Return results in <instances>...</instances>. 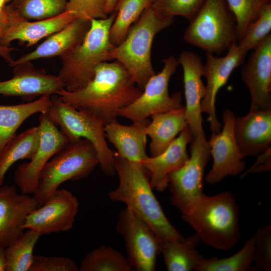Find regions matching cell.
Listing matches in <instances>:
<instances>
[{"label":"cell","instance_id":"obj_18","mask_svg":"<svg viewBox=\"0 0 271 271\" xmlns=\"http://www.w3.org/2000/svg\"><path fill=\"white\" fill-rule=\"evenodd\" d=\"M4 10L9 25L0 40V45L6 47H9L15 40L25 43L27 47H31L61 30L76 18L71 12L65 11L51 18L30 22L21 16L10 5H6Z\"/></svg>","mask_w":271,"mask_h":271},{"label":"cell","instance_id":"obj_9","mask_svg":"<svg viewBox=\"0 0 271 271\" xmlns=\"http://www.w3.org/2000/svg\"><path fill=\"white\" fill-rule=\"evenodd\" d=\"M190 143L191 156L187 162L168 175L171 203L182 214L187 212L204 194V171L210 157L205 134L193 137Z\"/></svg>","mask_w":271,"mask_h":271},{"label":"cell","instance_id":"obj_17","mask_svg":"<svg viewBox=\"0 0 271 271\" xmlns=\"http://www.w3.org/2000/svg\"><path fill=\"white\" fill-rule=\"evenodd\" d=\"M13 67V77L0 81V94L19 96L30 101L39 96L57 94L65 88L58 76L48 74L43 69H36L31 62Z\"/></svg>","mask_w":271,"mask_h":271},{"label":"cell","instance_id":"obj_24","mask_svg":"<svg viewBox=\"0 0 271 271\" xmlns=\"http://www.w3.org/2000/svg\"><path fill=\"white\" fill-rule=\"evenodd\" d=\"M148 119L133 121L124 125L117 121L104 125L106 138L112 143L121 157L140 164L148 157L146 154V127ZM141 165V164H140Z\"/></svg>","mask_w":271,"mask_h":271},{"label":"cell","instance_id":"obj_16","mask_svg":"<svg viewBox=\"0 0 271 271\" xmlns=\"http://www.w3.org/2000/svg\"><path fill=\"white\" fill-rule=\"evenodd\" d=\"M241 77L251 96L249 111L271 109V35L250 54Z\"/></svg>","mask_w":271,"mask_h":271},{"label":"cell","instance_id":"obj_13","mask_svg":"<svg viewBox=\"0 0 271 271\" xmlns=\"http://www.w3.org/2000/svg\"><path fill=\"white\" fill-rule=\"evenodd\" d=\"M78 207L79 201L71 192L58 189L27 216L23 227L41 235L68 231L73 227Z\"/></svg>","mask_w":271,"mask_h":271},{"label":"cell","instance_id":"obj_31","mask_svg":"<svg viewBox=\"0 0 271 271\" xmlns=\"http://www.w3.org/2000/svg\"><path fill=\"white\" fill-rule=\"evenodd\" d=\"M255 237L252 236L243 247L231 256L204 258L196 271H246L251 270L254 261Z\"/></svg>","mask_w":271,"mask_h":271},{"label":"cell","instance_id":"obj_38","mask_svg":"<svg viewBox=\"0 0 271 271\" xmlns=\"http://www.w3.org/2000/svg\"><path fill=\"white\" fill-rule=\"evenodd\" d=\"M107 0H67L66 11L76 18L91 21L108 17L105 11Z\"/></svg>","mask_w":271,"mask_h":271},{"label":"cell","instance_id":"obj_34","mask_svg":"<svg viewBox=\"0 0 271 271\" xmlns=\"http://www.w3.org/2000/svg\"><path fill=\"white\" fill-rule=\"evenodd\" d=\"M67 2V0H24L14 8L25 19L38 21L61 14L66 11Z\"/></svg>","mask_w":271,"mask_h":271},{"label":"cell","instance_id":"obj_6","mask_svg":"<svg viewBox=\"0 0 271 271\" xmlns=\"http://www.w3.org/2000/svg\"><path fill=\"white\" fill-rule=\"evenodd\" d=\"M98 164L97 152L89 141L80 139L69 142L50 159L41 171L33 196L38 207L62 183L86 177Z\"/></svg>","mask_w":271,"mask_h":271},{"label":"cell","instance_id":"obj_43","mask_svg":"<svg viewBox=\"0 0 271 271\" xmlns=\"http://www.w3.org/2000/svg\"><path fill=\"white\" fill-rule=\"evenodd\" d=\"M5 248L0 247V271H6L7 260L5 254Z\"/></svg>","mask_w":271,"mask_h":271},{"label":"cell","instance_id":"obj_39","mask_svg":"<svg viewBox=\"0 0 271 271\" xmlns=\"http://www.w3.org/2000/svg\"><path fill=\"white\" fill-rule=\"evenodd\" d=\"M75 262L63 256L34 255L30 271H78Z\"/></svg>","mask_w":271,"mask_h":271},{"label":"cell","instance_id":"obj_14","mask_svg":"<svg viewBox=\"0 0 271 271\" xmlns=\"http://www.w3.org/2000/svg\"><path fill=\"white\" fill-rule=\"evenodd\" d=\"M235 118L231 110H225L222 130L218 133L212 132L208 141L213 159L212 168L205 178L208 184L217 183L228 175L239 174L244 170L245 163L242 160L243 157L234 137Z\"/></svg>","mask_w":271,"mask_h":271},{"label":"cell","instance_id":"obj_21","mask_svg":"<svg viewBox=\"0 0 271 271\" xmlns=\"http://www.w3.org/2000/svg\"><path fill=\"white\" fill-rule=\"evenodd\" d=\"M192 138L188 126L180 132L163 153L155 157L148 156L141 161V165L149 173L152 188L159 192L166 189L168 175L182 167L188 160L187 146Z\"/></svg>","mask_w":271,"mask_h":271},{"label":"cell","instance_id":"obj_22","mask_svg":"<svg viewBox=\"0 0 271 271\" xmlns=\"http://www.w3.org/2000/svg\"><path fill=\"white\" fill-rule=\"evenodd\" d=\"M234 132L243 158L259 155L271 146V109L249 111L236 117Z\"/></svg>","mask_w":271,"mask_h":271},{"label":"cell","instance_id":"obj_32","mask_svg":"<svg viewBox=\"0 0 271 271\" xmlns=\"http://www.w3.org/2000/svg\"><path fill=\"white\" fill-rule=\"evenodd\" d=\"M79 271H133L126 258L110 246L101 245L87 253Z\"/></svg>","mask_w":271,"mask_h":271},{"label":"cell","instance_id":"obj_3","mask_svg":"<svg viewBox=\"0 0 271 271\" xmlns=\"http://www.w3.org/2000/svg\"><path fill=\"white\" fill-rule=\"evenodd\" d=\"M182 217L200 241L215 248L230 249L241 238L239 208L230 192L204 194Z\"/></svg>","mask_w":271,"mask_h":271},{"label":"cell","instance_id":"obj_40","mask_svg":"<svg viewBox=\"0 0 271 271\" xmlns=\"http://www.w3.org/2000/svg\"><path fill=\"white\" fill-rule=\"evenodd\" d=\"M271 169V147L257 155L255 163L240 176V179L248 174L270 171Z\"/></svg>","mask_w":271,"mask_h":271},{"label":"cell","instance_id":"obj_28","mask_svg":"<svg viewBox=\"0 0 271 271\" xmlns=\"http://www.w3.org/2000/svg\"><path fill=\"white\" fill-rule=\"evenodd\" d=\"M40 144L38 126L30 127L13 137L0 151V187L11 166L20 160H31Z\"/></svg>","mask_w":271,"mask_h":271},{"label":"cell","instance_id":"obj_19","mask_svg":"<svg viewBox=\"0 0 271 271\" xmlns=\"http://www.w3.org/2000/svg\"><path fill=\"white\" fill-rule=\"evenodd\" d=\"M37 207L33 197L18 194L14 185L0 187V247H7L24 233L27 216Z\"/></svg>","mask_w":271,"mask_h":271},{"label":"cell","instance_id":"obj_29","mask_svg":"<svg viewBox=\"0 0 271 271\" xmlns=\"http://www.w3.org/2000/svg\"><path fill=\"white\" fill-rule=\"evenodd\" d=\"M150 5L149 0L117 1L114 9L116 17L109 31V39L113 46L125 39L131 26Z\"/></svg>","mask_w":271,"mask_h":271},{"label":"cell","instance_id":"obj_11","mask_svg":"<svg viewBox=\"0 0 271 271\" xmlns=\"http://www.w3.org/2000/svg\"><path fill=\"white\" fill-rule=\"evenodd\" d=\"M116 230L123 237L127 260L137 271H154L161 252L160 242L150 226L128 207L118 214Z\"/></svg>","mask_w":271,"mask_h":271},{"label":"cell","instance_id":"obj_42","mask_svg":"<svg viewBox=\"0 0 271 271\" xmlns=\"http://www.w3.org/2000/svg\"><path fill=\"white\" fill-rule=\"evenodd\" d=\"M8 25L9 20L6 13L5 15H0V40L5 34Z\"/></svg>","mask_w":271,"mask_h":271},{"label":"cell","instance_id":"obj_2","mask_svg":"<svg viewBox=\"0 0 271 271\" xmlns=\"http://www.w3.org/2000/svg\"><path fill=\"white\" fill-rule=\"evenodd\" d=\"M114 168L119 178L118 187L108 194L110 199L122 202L152 228L161 247L166 243L182 241L184 237L167 218L152 191L147 171L114 153Z\"/></svg>","mask_w":271,"mask_h":271},{"label":"cell","instance_id":"obj_36","mask_svg":"<svg viewBox=\"0 0 271 271\" xmlns=\"http://www.w3.org/2000/svg\"><path fill=\"white\" fill-rule=\"evenodd\" d=\"M205 0H156L151 4L152 10L164 18L181 16L189 21L200 8Z\"/></svg>","mask_w":271,"mask_h":271},{"label":"cell","instance_id":"obj_44","mask_svg":"<svg viewBox=\"0 0 271 271\" xmlns=\"http://www.w3.org/2000/svg\"><path fill=\"white\" fill-rule=\"evenodd\" d=\"M117 1L118 0H107L105 11L108 15H110L114 11Z\"/></svg>","mask_w":271,"mask_h":271},{"label":"cell","instance_id":"obj_30","mask_svg":"<svg viewBox=\"0 0 271 271\" xmlns=\"http://www.w3.org/2000/svg\"><path fill=\"white\" fill-rule=\"evenodd\" d=\"M41 235L33 230L28 229L5 248L6 271H30L34 255L33 250Z\"/></svg>","mask_w":271,"mask_h":271},{"label":"cell","instance_id":"obj_23","mask_svg":"<svg viewBox=\"0 0 271 271\" xmlns=\"http://www.w3.org/2000/svg\"><path fill=\"white\" fill-rule=\"evenodd\" d=\"M90 25L91 21L75 18L66 27L47 37L33 51L13 60L9 65L13 67L39 59L60 57L83 41Z\"/></svg>","mask_w":271,"mask_h":271},{"label":"cell","instance_id":"obj_1","mask_svg":"<svg viewBox=\"0 0 271 271\" xmlns=\"http://www.w3.org/2000/svg\"><path fill=\"white\" fill-rule=\"evenodd\" d=\"M143 90L119 61H105L95 68L93 78L73 91L62 89L57 94L74 108L88 113L105 125L117 121L118 110L136 100Z\"/></svg>","mask_w":271,"mask_h":271},{"label":"cell","instance_id":"obj_35","mask_svg":"<svg viewBox=\"0 0 271 271\" xmlns=\"http://www.w3.org/2000/svg\"><path fill=\"white\" fill-rule=\"evenodd\" d=\"M236 21L238 41L247 26L258 17L262 8L271 0H226Z\"/></svg>","mask_w":271,"mask_h":271},{"label":"cell","instance_id":"obj_7","mask_svg":"<svg viewBox=\"0 0 271 271\" xmlns=\"http://www.w3.org/2000/svg\"><path fill=\"white\" fill-rule=\"evenodd\" d=\"M184 39L212 54L222 53L237 44L236 19L226 0H205L189 21Z\"/></svg>","mask_w":271,"mask_h":271},{"label":"cell","instance_id":"obj_20","mask_svg":"<svg viewBox=\"0 0 271 271\" xmlns=\"http://www.w3.org/2000/svg\"><path fill=\"white\" fill-rule=\"evenodd\" d=\"M178 61L183 70L185 108L188 126L193 137L204 134L201 110V102L205 91V86L201 79L204 64L201 58L191 51L182 52Z\"/></svg>","mask_w":271,"mask_h":271},{"label":"cell","instance_id":"obj_8","mask_svg":"<svg viewBox=\"0 0 271 271\" xmlns=\"http://www.w3.org/2000/svg\"><path fill=\"white\" fill-rule=\"evenodd\" d=\"M51 99L47 113L51 120L60 127L69 142L80 139L89 141L97 152L103 172L107 176H114L116 174L115 152L109 148L106 141L103 123L93 115L66 103L57 94L51 95Z\"/></svg>","mask_w":271,"mask_h":271},{"label":"cell","instance_id":"obj_10","mask_svg":"<svg viewBox=\"0 0 271 271\" xmlns=\"http://www.w3.org/2000/svg\"><path fill=\"white\" fill-rule=\"evenodd\" d=\"M162 61L164 67L161 71L150 78L142 94L136 100L118 110V116L129 119L133 122L183 106L181 93L176 92L170 96L168 90L170 79L179 64L178 59L171 56Z\"/></svg>","mask_w":271,"mask_h":271},{"label":"cell","instance_id":"obj_37","mask_svg":"<svg viewBox=\"0 0 271 271\" xmlns=\"http://www.w3.org/2000/svg\"><path fill=\"white\" fill-rule=\"evenodd\" d=\"M254 251V265L251 270L270 271L271 270V225L259 228L255 234Z\"/></svg>","mask_w":271,"mask_h":271},{"label":"cell","instance_id":"obj_15","mask_svg":"<svg viewBox=\"0 0 271 271\" xmlns=\"http://www.w3.org/2000/svg\"><path fill=\"white\" fill-rule=\"evenodd\" d=\"M246 54L237 44L229 47L227 53L223 57L206 53L203 76L206 78L207 84L201 102V110L207 114V120L210 122V128L212 132L219 133L222 127L215 112V103L218 91L226 84L233 71L243 63Z\"/></svg>","mask_w":271,"mask_h":271},{"label":"cell","instance_id":"obj_46","mask_svg":"<svg viewBox=\"0 0 271 271\" xmlns=\"http://www.w3.org/2000/svg\"><path fill=\"white\" fill-rule=\"evenodd\" d=\"M24 0H13L10 4L13 7L16 8L21 4Z\"/></svg>","mask_w":271,"mask_h":271},{"label":"cell","instance_id":"obj_41","mask_svg":"<svg viewBox=\"0 0 271 271\" xmlns=\"http://www.w3.org/2000/svg\"><path fill=\"white\" fill-rule=\"evenodd\" d=\"M15 49L9 47L2 46L0 45V57H2L5 61L9 63H11L14 59L11 56V53Z\"/></svg>","mask_w":271,"mask_h":271},{"label":"cell","instance_id":"obj_47","mask_svg":"<svg viewBox=\"0 0 271 271\" xmlns=\"http://www.w3.org/2000/svg\"><path fill=\"white\" fill-rule=\"evenodd\" d=\"M156 0H149L151 4H153Z\"/></svg>","mask_w":271,"mask_h":271},{"label":"cell","instance_id":"obj_25","mask_svg":"<svg viewBox=\"0 0 271 271\" xmlns=\"http://www.w3.org/2000/svg\"><path fill=\"white\" fill-rule=\"evenodd\" d=\"M146 127V134L151 139L150 153L151 157L163 153L176 138L188 127L184 106L175 110L155 114Z\"/></svg>","mask_w":271,"mask_h":271},{"label":"cell","instance_id":"obj_4","mask_svg":"<svg viewBox=\"0 0 271 271\" xmlns=\"http://www.w3.org/2000/svg\"><path fill=\"white\" fill-rule=\"evenodd\" d=\"M115 17L113 11L105 19L91 20L83 41L59 57L62 66L58 77L66 90L75 91L86 85L93 78L96 67L108 61L107 55L114 47L109 31Z\"/></svg>","mask_w":271,"mask_h":271},{"label":"cell","instance_id":"obj_33","mask_svg":"<svg viewBox=\"0 0 271 271\" xmlns=\"http://www.w3.org/2000/svg\"><path fill=\"white\" fill-rule=\"evenodd\" d=\"M271 31V3L264 6L257 19L246 27L237 45L247 53L254 49L270 34Z\"/></svg>","mask_w":271,"mask_h":271},{"label":"cell","instance_id":"obj_26","mask_svg":"<svg viewBox=\"0 0 271 271\" xmlns=\"http://www.w3.org/2000/svg\"><path fill=\"white\" fill-rule=\"evenodd\" d=\"M51 104V96L43 95L26 103L0 105V151L26 119L35 113L47 112Z\"/></svg>","mask_w":271,"mask_h":271},{"label":"cell","instance_id":"obj_5","mask_svg":"<svg viewBox=\"0 0 271 271\" xmlns=\"http://www.w3.org/2000/svg\"><path fill=\"white\" fill-rule=\"evenodd\" d=\"M173 22V18L158 16L150 5L131 26L125 39L109 52L108 61L114 59L120 62L143 91L148 80L156 73L151 62L154 37Z\"/></svg>","mask_w":271,"mask_h":271},{"label":"cell","instance_id":"obj_45","mask_svg":"<svg viewBox=\"0 0 271 271\" xmlns=\"http://www.w3.org/2000/svg\"><path fill=\"white\" fill-rule=\"evenodd\" d=\"M13 0H0V15H3L5 14L4 8L7 3L12 1Z\"/></svg>","mask_w":271,"mask_h":271},{"label":"cell","instance_id":"obj_27","mask_svg":"<svg viewBox=\"0 0 271 271\" xmlns=\"http://www.w3.org/2000/svg\"><path fill=\"white\" fill-rule=\"evenodd\" d=\"M199 241L195 234L182 241H171L162 246L161 252L167 270H196L205 258L196 248Z\"/></svg>","mask_w":271,"mask_h":271},{"label":"cell","instance_id":"obj_12","mask_svg":"<svg viewBox=\"0 0 271 271\" xmlns=\"http://www.w3.org/2000/svg\"><path fill=\"white\" fill-rule=\"evenodd\" d=\"M39 121V148L30 162L20 165L14 174L15 182L22 194L35 193L44 167L69 142L68 139L50 118L47 112L40 114Z\"/></svg>","mask_w":271,"mask_h":271}]
</instances>
